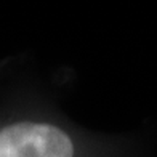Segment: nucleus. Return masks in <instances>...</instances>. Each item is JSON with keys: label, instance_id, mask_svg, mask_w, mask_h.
<instances>
[{"label": "nucleus", "instance_id": "nucleus-1", "mask_svg": "<svg viewBox=\"0 0 157 157\" xmlns=\"http://www.w3.org/2000/svg\"><path fill=\"white\" fill-rule=\"evenodd\" d=\"M72 138L50 122L21 120L0 128V157H74Z\"/></svg>", "mask_w": 157, "mask_h": 157}]
</instances>
